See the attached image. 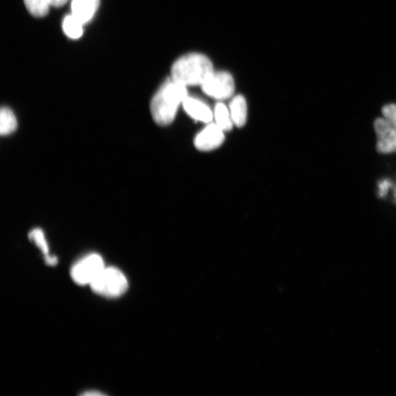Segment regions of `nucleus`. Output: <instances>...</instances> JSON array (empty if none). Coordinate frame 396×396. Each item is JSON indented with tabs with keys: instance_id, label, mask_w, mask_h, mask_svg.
Returning <instances> with one entry per match:
<instances>
[{
	"instance_id": "nucleus-1",
	"label": "nucleus",
	"mask_w": 396,
	"mask_h": 396,
	"mask_svg": "<svg viewBox=\"0 0 396 396\" xmlns=\"http://www.w3.org/2000/svg\"><path fill=\"white\" fill-rule=\"evenodd\" d=\"M187 97L186 86L172 79L166 81L150 102V113L154 121L160 126L171 123Z\"/></svg>"
},
{
	"instance_id": "nucleus-2",
	"label": "nucleus",
	"mask_w": 396,
	"mask_h": 396,
	"mask_svg": "<svg viewBox=\"0 0 396 396\" xmlns=\"http://www.w3.org/2000/svg\"><path fill=\"white\" fill-rule=\"evenodd\" d=\"M214 72L213 64L209 57L199 53H191L174 62L171 79L186 87L202 85Z\"/></svg>"
},
{
	"instance_id": "nucleus-3",
	"label": "nucleus",
	"mask_w": 396,
	"mask_h": 396,
	"mask_svg": "<svg viewBox=\"0 0 396 396\" xmlns=\"http://www.w3.org/2000/svg\"><path fill=\"white\" fill-rule=\"evenodd\" d=\"M90 285L96 294L114 298L126 292L128 282L124 274L119 269L105 268Z\"/></svg>"
},
{
	"instance_id": "nucleus-4",
	"label": "nucleus",
	"mask_w": 396,
	"mask_h": 396,
	"mask_svg": "<svg viewBox=\"0 0 396 396\" xmlns=\"http://www.w3.org/2000/svg\"><path fill=\"white\" fill-rule=\"evenodd\" d=\"M104 268L101 256L93 253L78 260L72 269L71 275L79 285H91Z\"/></svg>"
},
{
	"instance_id": "nucleus-5",
	"label": "nucleus",
	"mask_w": 396,
	"mask_h": 396,
	"mask_svg": "<svg viewBox=\"0 0 396 396\" xmlns=\"http://www.w3.org/2000/svg\"><path fill=\"white\" fill-rule=\"evenodd\" d=\"M202 87L207 96L221 100L231 98L235 90L233 78L226 72H214Z\"/></svg>"
},
{
	"instance_id": "nucleus-6",
	"label": "nucleus",
	"mask_w": 396,
	"mask_h": 396,
	"mask_svg": "<svg viewBox=\"0 0 396 396\" xmlns=\"http://www.w3.org/2000/svg\"><path fill=\"white\" fill-rule=\"evenodd\" d=\"M378 137L377 149L380 153L396 152V128L385 119H378L374 121Z\"/></svg>"
},
{
	"instance_id": "nucleus-7",
	"label": "nucleus",
	"mask_w": 396,
	"mask_h": 396,
	"mask_svg": "<svg viewBox=\"0 0 396 396\" xmlns=\"http://www.w3.org/2000/svg\"><path fill=\"white\" fill-rule=\"evenodd\" d=\"M224 131L216 123H211L202 130L194 139V145L200 150H211L223 144Z\"/></svg>"
},
{
	"instance_id": "nucleus-8",
	"label": "nucleus",
	"mask_w": 396,
	"mask_h": 396,
	"mask_svg": "<svg viewBox=\"0 0 396 396\" xmlns=\"http://www.w3.org/2000/svg\"><path fill=\"white\" fill-rule=\"evenodd\" d=\"M183 106L187 114L196 121L209 123L213 119V113L210 107L201 99L187 97Z\"/></svg>"
},
{
	"instance_id": "nucleus-9",
	"label": "nucleus",
	"mask_w": 396,
	"mask_h": 396,
	"mask_svg": "<svg viewBox=\"0 0 396 396\" xmlns=\"http://www.w3.org/2000/svg\"><path fill=\"white\" fill-rule=\"evenodd\" d=\"M99 5L100 0H72V14L84 25L94 18Z\"/></svg>"
},
{
	"instance_id": "nucleus-10",
	"label": "nucleus",
	"mask_w": 396,
	"mask_h": 396,
	"mask_svg": "<svg viewBox=\"0 0 396 396\" xmlns=\"http://www.w3.org/2000/svg\"><path fill=\"white\" fill-rule=\"evenodd\" d=\"M229 110L233 123L238 127L244 126L248 118V105L246 99L236 96L230 103Z\"/></svg>"
},
{
	"instance_id": "nucleus-11",
	"label": "nucleus",
	"mask_w": 396,
	"mask_h": 396,
	"mask_svg": "<svg viewBox=\"0 0 396 396\" xmlns=\"http://www.w3.org/2000/svg\"><path fill=\"white\" fill-rule=\"evenodd\" d=\"M82 22L73 14L65 16L62 21V30L64 33L72 39H79L83 35Z\"/></svg>"
},
{
	"instance_id": "nucleus-12",
	"label": "nucleus",
	"mask_w": 396,
	"mask_h": 396,
	"mask_svg": "<svg viewBox=\"0 0 396 396\" xmlns=\"http://www.w3.org/2000/svg\"><path fill=\"white\" fill-rule=\"evenodd\" d=\"M17 128V120L12 110L3 107L0 112V133L7 136L13 133Z\"/></svg>"
},
{
	"instance_id": "nucleus-13",
	"label": "nucleus",
	"mask_w": 396,
	"mask_h": 396,
	"mask_svg": "<svg viewBox=\"0 0 396 396\" xmlns=\"http://www.w3.org/2000/svg\"><path fill=\"white\" fill-rule=\"evenodd\" d=\"M216 124L224 131H229L233 127V121L230 110L222 103H219L214 109Z\"/></svg>"
},
{
	"instance_id": "nucleus-14",
	"label": "nucleus",
	"mask_w": 396,
	"mask_h": 396,
	"mask_svg": "<svg viewBox=\"0 0 396 396\" xmlns=\"http://www.w3.org/2000/svg\"><path fill=\"white\" fill-rule=\"evenodd\" d=\"M28 11L35 17H43L48 14L51 7L50 0H24Z\"/></svg>"
},
{
	"instance_id": "nucleus-15",
	"label": "nucleus",
	"mask_w": 396,
	"mask_h": 396,
	"mask_svg": "<svg viewBox=\"0 0 396 396\" xmlns=\"http://www.w3.org/2000/svg\"><path fill=\"white\" fill-rule=\"evenodd\" d=\"M29 238L34 242L36 246L44 255L49 254V247L45 236L40 229H35L29 233Z\"/></svg>"
},
{
	"instance_id": "nucleus-16",
	"label": "nucleus",
	"mask_w": 396,
	"mask_h": 396,
	"mask_svg": "<svg viewBox=\"0 0 396 396\" xmlns=\"http://www.w3.org/2000/svg\"><path fill=\"white\" fill-rule=\"evenodd\" d=\"M382 111L384 119L396 128V104L385 105Z\"/></svg>"
},
{
	"instance_id": "nucleus-17",
	"label": "nucleus",
	"mask_w": 396,
	"mask_h": 396,
	"mask_svg": "<svg viewBox=\"0 0 396 396\" xmlns=\"http://www.w3.org/2000/svg\"><path fill=\"white\" fill-rule=\"evenodd\" d=\"M390 186V183L389 182V181H384L380 184V196L383 197L386 194Z\"/></svg>"
},
{
	"instance_id": "nucleus-18",
	"label": "nucleus",
	"mask_w": 396,
	"mask_h": 396,
	"mask_svg": "<svg viewBox=\"0 0 396 396\" xmlns=\"http://www.w3.org/2000/svg\"><path fill=\"white\" fill-rule=\"evenodd\" d=\"M45 261L50 266H55L57 263V258L55 256L48 255H45Z\"/></svg>"
},
{
	"instance_id": "nucleus-19",
	"label": "nucleus",
	"mask_w": 396,
	"mask_h": 396,
	"mask_svg": "<svg viewBox=\"0 0 396 396\" xmlns=\"http://www.w3.org/2000/svg\"><path fill=\"white\" fill-rule=\"evenodd\" d=\"M68 0H50L51 6L60 8L67 4Z\"/></svg>"
},
{
	"instance_id": "nucleus-20",
	"label": "nucleus",
	"mask_w": 396,
	"mask_h": 396,
	"mask_svg": "<svg viewBox=\"0 0 396 396\" xmlns=\"http://www.w3.org/2000/svg\"><path fill=\"white\" fill-rule=\"evenodd\" d=\"M85 395H102V394H101V392H87V393H85Z\"/></svg>"
}]
</instances>
